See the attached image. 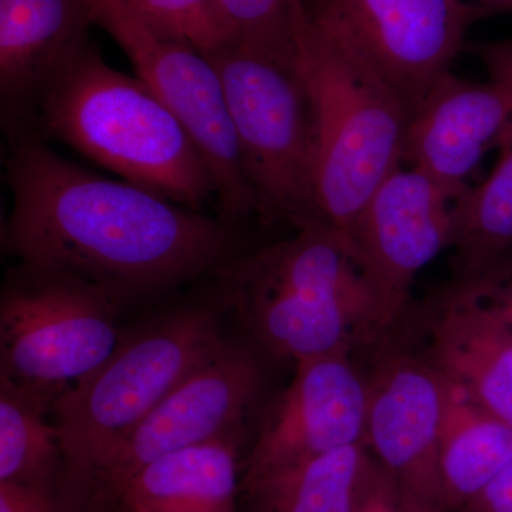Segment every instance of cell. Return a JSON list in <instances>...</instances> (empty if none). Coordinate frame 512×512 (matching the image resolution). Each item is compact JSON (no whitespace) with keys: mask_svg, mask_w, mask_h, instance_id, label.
<instances>
[{"mask_svg":"<svg viewBox=\"0 0 512 512\" xmlns=\"http://www.w3.org/2000/svg\"><path fill=\"white\" fill-rule=\"evenodd\" d=\"M453 235V198L413 167L390 174L350 229L357 259L396 326L412 308L417 274L451 248Z\"/></svg>","mask_w":512,"mask_h":512,"instance_id":"7c38bea8","label":"cell"},{"mask_svg":"<svg viewBox=\"0 0 512 512\" xmlns=\"http://www.w3.org/2000/svg\"><path fill=\"white\" fill-rule=\"evenodd\" d=\"M397 326L420 330V348L406 345L512 427V323L470 282L454 279Z\"/></svg>","mask_w":512,"mask_h":512,"instance_id":"9a60e30c","label":"cell"},{"mask_svg":"<svg viewBox=\"0 0 512 512\" xmlns=\"http://www.w3.org/2000/svg\"><path fill=\"white\" fill-rule=\"evenodd\" d=\"M262 387L261 355L225 340L114 448L87 488L89 511L121 501L134 477L158 458L242 429Z\"/></svg>","mask_w":512,"mask_h":512,"instance_id":"30bf717a","label":"cell"},{"mask_svg":"<svg viewBox=\"0 0 512 512\" xmlns=\"http://www.w3.org/2000/svg\"><path fill=\"white\" fill-rule=\"evenodd\" d=\"M0 512H84L79 503L59 487L0 483Z\"/></svg>","mask_w":512,"mask_h":512,"instance_id":"cb8c5ba5","label":"cell"},{"mask_svg":"<svg viewBox=\"0 0 512 512\" xmlns=\"http://www.w3.org/2000/svg\"><path fill=\"white\" fill-rule=\"evenodd\" d=\"M295 365L291 384L259 427L241 483L366 441V376L352 355Z\"/></svg>","mask_w":512,"mask_h":512,"instance_id":"5bb4252c","label":"cell"},{"mask_svg":"<svg viewBox=\"0 0 512 512\" xmlns=\"http://www.w3.org/2000/svg\"><path fill=\"white\" fill-rule=\"evenodd\" d=\"M119 306L106 288L70 272L15 266L0 293V377L53 409L119 345Z\"/></svg>","mask_w":512,"mask_h":512,"instance_id":"8992f818","label":"cell"},{"mask_svg":"<svg viewBox=\"0 0 512 512\" xmlns=\"http://www.w3.org/2000/svg\"><path fill=\"white\" fill-rule=\"evenodd\" d=\"M63 468L52 409L0 377V483L59 487Z\"/></svg>","mask_w":512,"mask_h":512,"instance_id":"44dd1931","label":"cell"},{"mask_svg":"<svg viewBox=\"0 0 512 512\" xmlns=\"http://www.w3.org/2000/svg\"><path fill=\"white\" fill-rule=\"evenodd\" d=\"M490 79L471 83L451 72L414 119L403 160L429 175L456 200L488 147L512 124V40L470 47Z\"/></svg>","mask_w":512,"mask_h":512,"instance_id":"4fadbf2b","label":"cell"},{"mask_svg":"<svg viewBox=\"0 0 512 512\" xmlns=\"http://www.w3.org/2000/svg\"><path fill=\"white\" fill-rule=\"evenodd\" d=\"M221 303L178 309L133 335L57 400L52 420L62 446V484L86 505L94 474L120 441L185 377L224 345Z\"/></svg>","mask_w":512,"mask_h":512,"instance_id":"277c9868","label":"cell"},{"mask_svg":"<svg viewBox=\"0 0 512 512\" xmlns=\"http://www.w3.org/2000/svg\"><path fill=\"white\" fill-rule=\"evenodd\" d=\"M461 279L470 282L512 323V255L510 252L488 265L487 268Z\"/></svg>","mask_w":512,"mask_h":512,"instance_id":"484cf974","label":"cell"},{"mask_svg":"<svg viewBox=\"0 0 512 512\" xmlns=\"http://www.w3.org/2000/svg\"><path fill=\"white\" fill-rule=\"evenodd\" d=\"M367 350V447L417 510L446 512L440 437L448 382L393 332Z\"/></svg>","mask_w":512,"mask_h":512,"instance_id":"8fae6325","label":"cell"},{"mask_svg":"<svg viewBox=\"0 0 512 512\" xmlns=\"http://www.w3.org/2000/svg\"><path fill=\"white\" fill-rule=\"evenodd\" d=\"M498 146L503 153L490 177L453 201L456 278L487 268L512 247V124Z\"/></svg>","mask_w":512,"mask_h":512,"instance_id":"ffe728a7","label":"cell"},{"mask_svg":"<svg viewBox=\"0 0 512 512\" xmlns=\"http://www.w3.org/2000/svg\"><path fill=\"white\" fill-rule=\"evenodd\" d=\"M512 460V427L448 383L440 437V476L446 512L470 498Z\"/></svg>","mask_w":512,"mask_h":512,"instance_id":"ac0fdd59","label":"cell"},{"mask_svg":"<svg viewBox=\"0 0 512 512\" xmlns=\"http://www.w3.org/2000/svg\"><path fill=\"white\" fill-rule=\"evenodd\" d=\"M235 43L298 70L303 36L308 30L303 0H217Z\"/></svg>","mask_w":512,"mask_h":512,"instance_id":"7402d4cb","label":"cell"},{"mask_svg":"<svg viewBox=\"0 0 512 512\" xmlns=\"http://www.w3.org/2000/svg\"><path fill=\"white\" fill-rule=\"evenodd\" d=\"M313 28L366 64L412 123L457 56L468 29L487 18L463 0H303Z\"/></svg>","mask_w":512,"mask_h":512,"instance_id":"ba28073f","label":"cell"},{"mask_svg":"<svg viewBox=\"0 0 512 512\" xmlns=\"http://www.w3.org/2000/svg\"><path fill=\"white\" fill-rule=\"evenodd\" d=\"M355 512H420L372 456Z\"/></svg>","mask_w":512,"mask_h":512,"instance_id":"d4e9b609","label":"cell"},{"mask_svg":"<svg viewBox=\"0 0 512 512\" xmlns=\"http://www.w3.org/2000/svg\"><path fill=\"white\" fill-rule=\"evenodd\" d=\"M242 429L183 450L144 468L120 503L127 512H237Z\"/></svg>","mask_w":512,"mask_h":512,"instance_id":"e0dca14e","label":"cell"},{"mask_svg":"<svg viewBox=\"0 0 512 512\" xmlns=\"http://www.w3.org/2000/svg\"><path fill=\"white\" fill-rule=\"evenodd\" d=\"M227 97L242 168L265 225H319L315 121L299 69L225 43L205 53Z\"/></svg>","mask_w":512,"mask_h":512,"instance_id":"52a82bcc","label":"cell"},{"mask_svg":"<svg viewBox=\"0 0 512 512\" xmlns=\"http://www.w3.org/2000/svg\"><path fill=\"white\" fill-rule=\"evenodd\" d=\"M94 23L124 50L137 77L180 121L214 181L221 218L231 224L258 212L245 177L220 74L197 47L148 28L114 0H90Z\"/></svg>","mask_w":512,"mask_h":512,"instance_id":"9c48e42d","label":"cell"},{"mask_svg":"<svg viewBox=\"0 0 512 512\" xmlns=\"http://www.w3.org/2000/svg\"><path fill=\"white\" fill-rule=\"evenodd\" d=\"M32 136L66 144L94 164L200 211L214 181L187 131L143 80L90 46L37 109Z\"/></svg>","mask_w":512,"mask_h":512,"instance_id":"3957f363","label":"cell"},{"mask_svg":"<svg viewBox=\"0 0 512 512\" xmlns=\"http://www.w3.org/2000/svg\"><path fill=\"white\" fill-rule=\"evenodd\" d=\"M460 512H512V460Z\"/></svg>","mask_w":512,"mask_h":512,"instance_id":"4316f807","label":"cell"},{"mask_svg":"<svg viewBox=\"0 0 512 512\" xmlns=\"http://www.w3.org/2000/svg\"><path fill=\"white\" fill-rule=\"evenodd\" d=\"M299 73L315 121L319 225L349 238L377 188L400 168L412 119L366 64L311 23Z\"/></svg>","mask_w":512,"mask_h":512,"instance_id":"5b68a950","label":"cell"},{"mask_svg":"<svg viewBox=\"0 0 512 512\" xmlns=\"http://www.w3.org/2000/svg\"><path fill=\"white\" fill-rule=\"evenodd\" d=\"M148 28L207 53L231 40L217 0H114Z\"/></svg>","mask_w":512,"mask_h":512,"instance_id":"603a6c76","label":"cell"},{"mask_svg":"<svg viewBox=\"0 0 512 512\" xmlns=\"http://www.w3.org/2000/svg\"><path fill=\"white\" fill-rule=\"evenodd\" d=\"M90 0H0V117L10 143L32 137L50 87L90 46Z\"/></svg>","mask_w":512,"mask_h":512,"instance_id":"2e32d148","label":"cell"},{"mask_svg":"<svg viewBox=\"0 0 512 512\" xmlns=\"http://www.w3.org/2000/svg\"><path fill=\"white\" fill-rule=\"evenodd\" d=\"M5 180L9 254L80 276L120 301L214 274L241 255L231 222L86 170L39 137L12 144Z\"/></svg>","mask_w":512,"mask_h":512,"instance_id":"6da1fadb","label":"cell"},{"mask_svg":"<svg viewBox=\"0 0 512 512\" xmlns=\"http://www.w3.org/2000/svg\"><path fill=\"white\" fill-rule=\"evenodd\" d=\"M212 275L218 302L261 356L296 363L353 355L396 328L350 239L325 225L296 229Z\"/></svg>","mask_w":512,"mask_h":512,"instance_id":"7a4b0ae2","label":"cell"},{"mask_svg":"<svg viewBox=\"0 0 512 512\" xmlns=\"http://www.w3.org/2000/svg\"><path fill=\"white\" fill-rule=\"evenodd\" d=\"M463 2L485 10L488 15L512 13V0H463Z\"/></svg>","mask_w":512,"mask_h":512,"instance_id":"83f0119b","label":"cell"},{"mask_svg":"<svg viewBox=\"0 0 512 512\" xmlns=\"http://www.w3.org/2000/svg\"><path fill=\"white\" fill-rule=\"evenodd\" d=\"M372 453L366 441L242 481L247 512H355Z\"/></svg>","mask_w":512,"mask_h":512,"instance_id":"d6986e66","label":"cell"}]
</instances>
